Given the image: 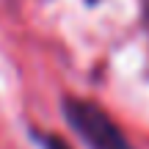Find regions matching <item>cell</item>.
I'll return each mask as SVG.
<instances>
[{"mask_svg": "<svg viewBox=\"0 0 149 149\" xmlns=\"http://www.w3.org/2000/svg\"><path fill=\"white\" fill-rule=\"evenodd\" d=\"M66 116H69L72 127L88 141L91 149H130L122 133L111 124V119L100 108L88 105V102H69Z\"/></svg>", "mask_w": 149, "mask_h": 149, "instance_id": "1", "label": "cell"}]
</instances>
